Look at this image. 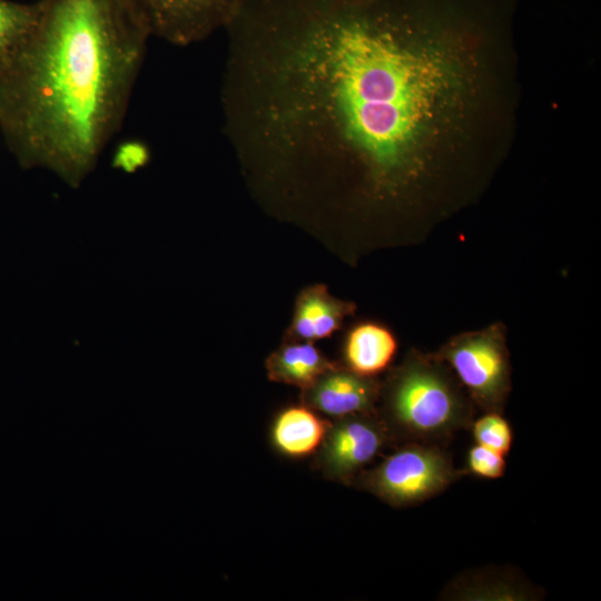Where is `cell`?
I'll return each mask as SVG.
<instances>
[{"mask_svg": "<svg viewBox=\"0 0 601 601\" xmlns=\"http://www.w3.org/2000/svg\"><path fill=\"white\" fill-rule=\"evenodd\" d=\"M151 36L185 47L226 29L253 0H132Z\"/></svg>", "mask_w": 601, "mask_h": 601, "instance_id": "obj_7", "label": "cell"}, {"mask_svg": "<svg viewBox=\"0 0 601 601\" xmlns=\"http://www.w3.org/2000/svg\"><path fill=\"white\" fill-rule=\"evenodd\" d=\"M378 403L393 440L436 444L473 421L472 400L435 353L410 352L381 382Z\"/></svg>", "mask_w": 601, "mask_h": 601, "instance_id": "obj_3", "label": "cell"}, {"mask_svg": "<svg viewBox=\"0 0 601 601\" xmlns=\"http://www.w3.org/2000/svg\"><path fill=\"white\" fill-rule=\"evenodd\" d=\"M476 444L489 447L502 455L510 452L513 433L502 413L489 411L471 423Z\"/></svg>", "mask_w": 601, "mask_h": 601, "instance_id": "obj_14", "label": "cell"}, {"mask_svg": "<svg viewBox=\"0 0 601 601\" xmlns=\"http://www.w3.org/2000/svg\"><path fill=\"white\" fill-rule=\"evenodd\" d=\"M38 11V1L21 3L0 0V76L32 29Z\"/></svg>", "mask_w": 601, "mask_h": 601, "instance_id": "obj_13", "label": "cell"}, {"mask_svg": "<svg viewBox=\"0 0 601 601\" xmlns=\"http://www.w3.org/2000/svg\"><path fill=\"white\" fill-rule=\"evenodd\" d=\"M467 471L483 479H499L504 475V455L480 444L472 446L466 455Z\"/></svg>", "mask_w": 601, "mask_h": 601, "instance_id": "obj_15", "label": "cell"}, {"mask_svg": "<svg viewBox=\"0 0 601 601\" xmlns=\"http://www.w3.org/2000/svg\"><path fill=\"white\" fill-rule=\"evenodd\" d=\"M393 441L378 412L356 413L331 421L326 435L314 454L313 466L327 480L352 485Z\"/></svg>", "mask_w": 601, "mask_h": 601, "instance_id": "obj_6", "label": "cell"}, {"mask_svg": "<svg viewBox=\"0 0 601 601\" xmlns=\"http://www.w3.org/2000/svg\"><path fill=\"white\" fill-rule=\"evenodd\" d=\"M0 76V132L19 166L78 188L120 130L151 36L132 0H38Z\"/></svg>", "mask_w": 601, "mask_h": 601, "instance_id": "obj_2", "label": "cell"}, {"mask_svg": "<svg viewBox=\"0 0 601 601\" xmlns=\"http://www.w3.org/2000/svg\"><path fill=\"white\" fill-rule=\"evenodd\" d=\"M435 354L447 364L474 405L484 412H503L511 392V363L502 323L460 333Z\"/></svg>", "mask_w": 601, "mask_h": 601, "instance_id": "obj_5", "label": "cell"}, {"mask_svg": "<svg viewBox=\"0 0 601 601\" xmlns=\"http://www.w3.org/2000/svg\"><path fill=\"white\" fill-rule=\"evenodd\" d=\"M462 476L451 456L436 444L406 442L352 485L394 508L418 504L444 491Z\"/></svg>", "mask_w": 601, "mask_h": 601, "instance_id": "obj_4", "label": "cell"}, {"mask_svg": "<svg viewBox=\"0 0 601 601\" xmlns=\"http://www.w3.org/2000/svg\"><path fill=\"white\" fill-rule=\"evenodd\" d=\"M355 311L354 303L334 297L326 286L318 284L308 286L296 299L285 341L313 343L331 337Z\"/></svg>", "mask_w": 601, "mask_h": 601, "instance_id": "obj_9", "label": "cell"}, {"mask_svg": "<svg viewBox=\"0 0 601 601\" xmlns=\"http://www.w3.org/2000/svg\"><path fill=\"white\" fill-rule=\"evenodd\" d=\"M489 21L484 0H253L225 29V136L285 200L398 205L465 90L449 48Z\"/></svg>", "mask_w": 601, "mask_h": 601, "instance_id": "obj_1", "label": "cell"}, {"mask_svg": "<svg viewBox=\"0 0 601 601\" xmlns=\"http://www.w3.org/2000/svg\"><path fill=\"white\" fill-rule=\"evenodd\" d=\"M312 342L285 341L265 363L270 381L293 385L302 391L336 366Z\"/></svg>", "mask_w": 601, "mask_h": 601, "instance_id": "obj_12", "label": "cell"}, {"mask_svg": "<svg viewBox=\"0 0 601 601\" xmlns=\"http://www.w3.org/2000/svg\"><path fill=\"white\" fill-rule=\"evenodd\" d=\"M380 393L381 381L376 377L358 375L337 364L303 390L300 401L317 413L337 418L376 412Z\"/></svg>", "mask_w": 601, "mask_h": 601, "instance_id": "obj_8", "label": "cell"}, {"mask_svg": "<svg viewBox=\"0 0 601 601\" xmlns=\"http://www.w3.org/2000/svg\"><path fill=\"white\" fill-rule=\"evenodd\" d=\"M331 421L305 404L280 410L269 426L273 449L289 459L314 455L319 449Z\"/></svg>", "mask_w": 601, "mask_h": 601, "instance_id": "obj_10", "label": "cell"}, {"mask_svg": "<svg viewBox=\"0 0 601 601\" xmlns=\"http://www.w3.org/2000/svg\"><path fill=\"white\" fill-rule=\"evenodd\" d=\"M397 346V339L388 327L372 321L361 322L348 331L344 339V366L358 375L376 377L390 368Z\"/></svg>", "mask_w": 601, "mask_h": 601, "instance_id": "obj_11", "label": "cell"}]
</instances>
